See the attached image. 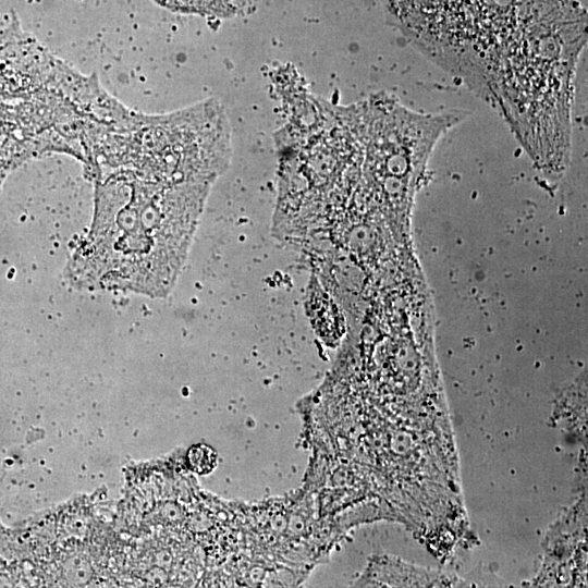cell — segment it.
Returning <instances> with one entry per match:
<instances>
[{
	"mask_svg": "<svg viewBox=\"0 0 588 588\" xmlns=\"http://www.w3.org/2000/svg\"><path fill=\"white\" fill-rule=\"evenodd\" d=\"M179 12L228 16L237 11L242 0H156Z\"/></svg>",
	"mask_w": 588,
	"mask_h": 588,
	"instance_id": "1",
	"label": "cell"
},
{
	"mask_svg": "<svg viewBox=\"0 0 588 588\" xmlns=\"http://www.w3.org/2000/svg\"><path fill=\"white\" fill-rule=\"evenodd\" d=\"M189 466L194 471L204 474L210 471L216 463V453L207 445L198 444L187 453Z\"/></svg>",
	"mask_w": 588,
	"mask_h": 588,
	"instance_id": "2",
	"label": "cell"
}]
</instances>
